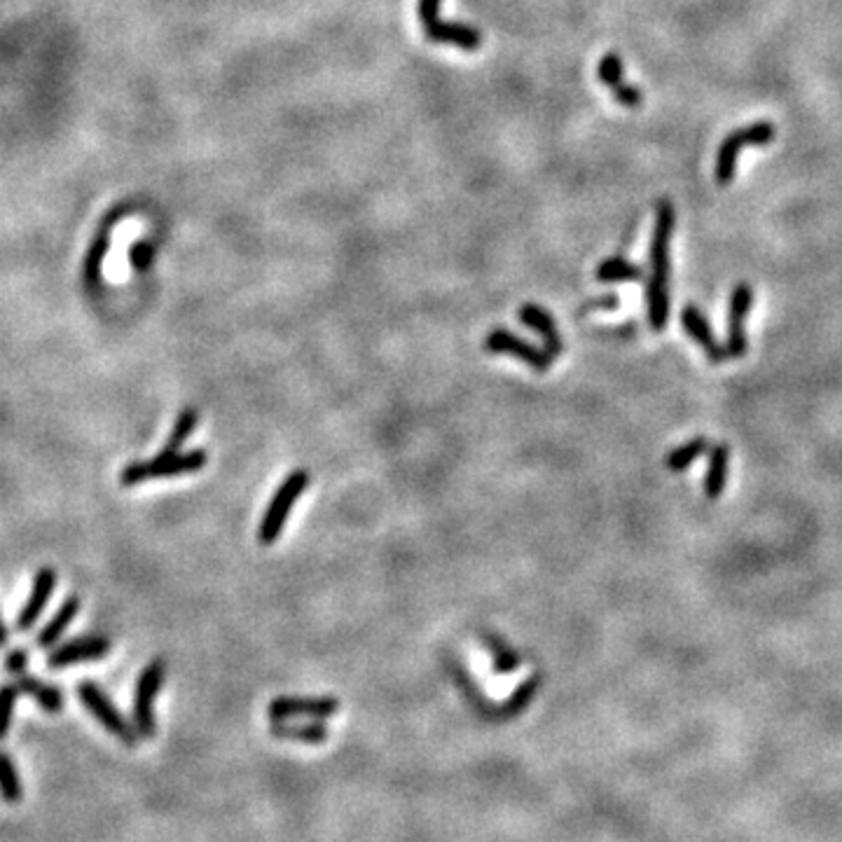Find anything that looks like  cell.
Wrapping results in <instances>:
<instances>
[{
    "instance_id": "44dd1931",
    "label": "cell",
    "mask_w": 842,
    "mask_h": 842,
    "mask_svg": "<svg viewBox=\"0 0 842 842\" xmlns=\"http://www.w3.org/2000/svg\"><path fill=\"white\" fill-rule=\"evenodd\" d=\"M197 421H199V414L195 407H185V410L178 414L174 429H171V436L167 440V445H164V452H178L181 447L188 443L192 433L197 429Z\"/></svg>"
},
{
    "instance_id": "30bf717a",
    "label": "cell",
    "mask_w": 842,
    "mask_h": 842,
    "mask_svg": "<svg viewBox=\"0 0 842 842\" xmlns=\"http://www.w3.org/2000/svg\"><path fill=\"white\" fill-rule=\"evenodd\" d=\"M340 700L335 697H276L269 705V719L286 721L293 716H307V719H328L337 714Z\"/></svg>"
},
{
    "instance_id": "8992f818",
    "label": "cell",
    "mask_w": 842,
    "mask_h": 842,
    "mask_svg": "<svg viewBox=\"0 0 842 842\" xmlns=\"http://www.w3.org/2000/svg\"><path fill=\"white\" fill-rule=\"evenodd\" d=\"M164 674L162 660H153L150 665L143 669L141 676L136 681V695H134V730L141 737H153L155 735V700L157 693H160Z\"/></svg>"
},
{
    "instance_id": "6da1fadb",
    "label": "cell",
    "mask_w": 842,
    "mask_h": 842,
    "mask_svg": "<svg viewBox=\"0 0 842 842\" xmlns=\"http://www.w3.org/2000/svg\"><path fill=\"white\" fill-rule=\"evenodd\" d=\"M676 211L669 199H660L655 206V227L651 239V279L646 288L648 321L653 330H662L669 319V241L674 234Z\"/></svg>"
},
{
    "instance_id": "603a6c76",
    "label": "cell",
    "mask_w": 842,
    "mask_h": 842,
    "mask_svg": "<svg viewBox=\"0 0 842 842\" xmlns=\"http://www.w3.org/2000/svg\"><path fill=\"white\" fill-rule=\"evenodd\" d=\"M485 646L492 651L494 672L510 674L520 667V655H517L508 644H503L499 637H494V634H485Z\"/></svg>"
},
{
    "instance_id": "d4e9b609",
    "label": "cell",
    "mask_w": 842,
    "mask_h": 842,
    "mask_svg": "<svg viewBox=\"0 0 842 842\" xmlns=\"http://www.w3.org/2000/svg\"><path fill=\"white\" fill-rule=\"evenodd\" d=\"M22 695V690L17 686H0V740H5L10 733V726H12V712H15V705H17V697Z\"/></svg>"
},
{
    "instance_id": "7a4b0ae2",
    "label": "cell",
    "mask_w": 842,
    "mask_h": 842,
    "mask_svg": "<svg viewBox=\"0 0 842 842\" xmlns=\"http://www.w3.org/2000/svg\"><path fill=\"white\" fill-rule=\"evenodd\" d=\"M209 464V454L204 450H190L185 454L178 452H162L160 457L150 461H136L129 464L120 475V482L124 487L138 485V482L157 480V478H176V475L197 473Z\"/></svg>"
},
{
    "instance_id": "3957f363",
    "label": "cell",
    "mask_w": 842,
    "mask_h": 842,
    "mask_svg": "<svg viewBox=\"0 0 842 842\" xmlns=\"http://www.w3.org/2000/svg\"><path fill=\"white\" fill-rule=\"evenodd\" d=\"M307 487H309V473L302 471V468L293 471L284 482H281L279 489H276L272 496V501H269V506L265 510V515H262V522L258 527V541L262 545H272L276 538L281 536V531H284L286 527L288 515H291L295 501L307 492Z\"/></svg>"
},
{
    "instance_id": "9c48e42d",
    "label": "cell",
    "mask_w": 842,
    "mask_h": 842,
    "mask_svg": "<svg viewBox=\"0 0 842 842\" xmlns=\"http://www.w3.org/2000/svg\"><path fill=\"white\" fill-rule=\"evenodd\" d=\"M754 307V288L749 284H737L730 293V309H728V358H740L747 351V330L744 321Z\"/></svg>"
},
{
    "instance_id": "5b68a950",
    "label": "cell",
    "mask_w": 842,
    "mask_h": 842,
    "mask_svg": "<svg viewBox=\"0 0 842 842\" xmlns=\"http://www.w3.org/2000/svg\"><path fill=\"white\" fill-rule=\"evenodd\" d=\"M440 0H419V19L424 24V31L433 43H447L461 50H478L482 45V36L478 29L466 24H447L440 22Z\"/></svg>"
},
{
    "instance_id": "277c9868",
    "label": "cell",
    "mask_w": 842,
    "mask_h": 842,
    "mask_svg": "<svg viewBox=\"0 0 842 842\" xmlns=\"http://www.w3.org/2000/svg\"><path fill=\"white\" fill-rule=\"evenodd\" d=\"M775 134H777V129L772 122H754V124H747V127L735 129L733 134H728L726 138H723L719 155H716V167H714L716 183L719 185L733 183L737 157H740L742 150L749 146H768V143L775 141Z\"/></svg>"
},
{
    "instance_id": "4fadbf2b",
    "label": "cell",
    "mask_w": 842,
    "mask_h": 842,
    "mask_svg": "<svg viewBox=\"0 0 842 842\" xmlns=\"http://www.w3.org/2000/svg\"><path fill=\"white\" fill-rule=\"evenodd\" d=\"M597 73H599V80L611 89L613 99H616L618 103H623V106L627 108L641 106V99H644V96H641V89L627 85L625 82L623 61H620L618 54H606V57L599 61Z\"/></svg>"
},
{
    "instance_id": "52a82bcc",
    "label": "cell",
    "mask_w": 842,
    "mask_h": 842,
    "mask_svg": "<svg viewBox=\"0 0 842 842\" xmlns=\"http://www.w3.org/2000/svg\"><path fill=\"white\" fill-rule=\"evenodd\" d=\"M78 697L82 705L87 707V712L94 716V719L101 721V726L108 730L110 735H115L117 740L124 744H136V730H131L127 719L120 714L110 697L103 693V690L92 681H82L78 686Z\"/></svg>"
},
{
    "instance_id": "9a60e30c",
    "label": "cell",
    "mask_w": 842,
    "mask_h": 842,
    "mask_svg": "<svg viewBox=\"0 0 842 842\" xmlns=\"http://www.w3.org/2000/svg\"><path fill=\"white\" fill-rule=\"evenodd\" d=\"M681 323H683V328H686V333L693 337V340L700 344L702 349L707 351V356L712 358V361H721V358H728L726 351H723L719 347V342H716L712 328H709L705 314H702L700 309H697V307L683 309Z\"/></svg>"
},
{
    "instance_id": "ffe728a7",
    "label": "cell",
    "mask_w": 842,
    "mask_h": 842,
    "mask_svg": "<svg viewBox=\"0 0 842 842\" xmlns=\"http://www.w3.org/2000/svg\"><path fill=\"white\" fill-rule=\"evenodd\" d=\"M595 276L604 284H623V281H639L644 276V269L632 265L625 258H609L597 267Z\"/></svg>"
},
{
    "instance_id": "8fae6325",
    "label": "cell",
    "mask_w": 842,
    "mask_h": 842,
    "mask_svg": "<svg viewBox=\"0 0 842 842\" xmlns=\"http://www.w3.org/2000/svg\"><path fill=\"white\" fill-rule=\"evenodd\" d=\"M110 639L103 637V634H94V637H82L73 639L57 648L50 658H47V665L50 667H68L78 665V662H89V660H101L106 658L110 651Z\"/></svg>"
},
{
    "instance_id": "e0dca14e",
    "label": "cell",
    "mask_w": 842,
    "mask_h": 842,
    "mask_svg": "<svg viewBox=\"0 0 842 842\" xmlns=\"http://www.w3.org/2000/svg\"><path fill=\"white\" fill-rule=\"evenodd\" d=\"M17 688L22 690L24 695L33 697V700H36L45 712L57 714L61 712V707H64V695H61V690L50 686V683H45V681L33 679V676H24V674L19 676Z\"/></svg>"
},
{
    "instance_id": "4316f807",
    "label": "cell",
    "mask_w": 842,
    "mask_h": 842,
    "mask_svg": "<svg viewBox=\"0 0 842 842\" xmlns=\"http://www.w3.org/2000/svg\"><path fill=\"white\" fill-rule=\"evenodd\" d=\"M26 662H29V653H26L24 648H17V651H12L8 655V660H5V667H8V672L19 676V674H24Z\"/></svg>"
},
{
    "instance_id": "7402d4cb",
    "label": "cell",
    "mask_w": 842,
    "mask_h": 842,
    "mask_svg": "<svg viewBox=\"0 0 842 842\" xmlns=\"http://www.w3.org/2000/svg\"><path fill=\"white\" fill-rule=\"evenodd\" d=\"M0 796L8 800V803H19L24 796L22 779H19L15 763H12V758L3 754V751H0Z\"/></svg>"
},
{
    "instance_id": "7c38bea8",
    "label": "cell",
    "mask_w": 842,
    "mask_h": 842,
    "mask_svg": "<svg viewBox=\"0 0 842 842\" xmlns=\"http://www.w3.org/2000/svg\"><path fill=\"white\" fill-rule=\"evenodd\" d=\"M54 588H57V574H54V569L45 567V569L36 571V576H33L31 595H29V599H26L24 609L19 611V616H17V630L29 632L31 627L38 623L40 613L45 611V606H47V602H50Z\"/></svg>"
},
{
    "instance_id": "484cf974",
    "label": "cell",
    "mask_w": 842,
    "mask_h": 842,
    "mask_svg": "<svg viewBox=\"0 0 842 842\" xmlns=\"http://www.w3.org/2000/svg\"><path fill=\"white\" fill-rule=\"evenodd\" d=\"M536 688H538V676H531V679H527L524 683H520V686H517L515 693L508 697L506 705H503V714L515 716V714L524 712V707H527L529 702L534 700Z\"/></svg>"
},
{
    "instance_id": "cb8c5ba5",
    "label": "cell",
    "mask_w": 842,
    "mask_h": 842,
    "mask_svg": "<svg viewBox=\"0 0 842 842\" xmlns=\"http://www.w3.org/2000/svg\"><path fill=\"white\" fill-rule=\"evenodd\" d=\"M707 450V443H705V438H695V440H690V443H686V445H681L679 450H674L672 454H669V459H667V466L672 468V471H686V468L693 464V461L700 457L702 452Z\"/></svg>"
},
{
    "instance_id": "ba28073f",
    "label": "cell",
    "mask_w": 842,
    "mask_h": 842,
    "mask_svg": "<svg viewBox=\"0 0 842 842\" xmlns=\"http://www.w3.org/2000/svg\"><path fill=\"white\" fill-rule=\"evenodd\" d=\"M485 349L492 351V354L515 356L517 361L527 363L529 368H534L538 372H545L552 363V356L548 354V351L534 347V344L522 340V337L510 333V330H492L485 340Z\"/></svg>"
},
{
    "instance_id": "d6986e66",
    "label": "cell",
    "mask_w": 842,
    "mask_h": 842,
    "mask_svg": "<svg viewBox=\"0 0 842 842\" xmlns=\"http://www.w3.org/2000/svg\"><path fill=\"white\" fill-rule=\"evenodd\" d=\"M728 461H730V450L726 445H716L712 450V457H709V471L705 480V492L709 499H719L726 489V478H728Z\"/></svg>"
},
{
    "instance_id": "2e32d148",
    "label": "cell",
    "mask_w": 842,
    "mask_h": 842,
    "mask_svg": "<svg viewBox=\"0 0 842 842\" xmlns=\"http://www.w3.org/2000/svg\"><path fill=\"white\" fill-rule=\"evenodd\" d=\"M78 613H80V597H68L66 602L59 606V611L54 613V618L50 620V623L43 627V632H40V637H38V646L50 648L57 644V641L61 639V634L66 632V627L73 623Z\"/></svg>"
},
{
    "instance_id": "ac0fdd59",
    "label": "cell",
    "mask_w": 842,
    "mask_h": 842,
    "mask_svg": "<svg viewBox=\"0 0 842 842\" xmlns=\"http://www.w3.org/2000/svg\"><path fill=\"white\" fill-rule=\"evenodd\" d=\"M272 735L279 737V740H293V742H305V744H319L328 740V728L323 723H298V726H288L284 721L272 723Z\"/></svg>"
},
{
    "instance_id": "5bb4252c",
    "label": "cell",
    "mask_w": 842,
    "mask_h": 842,
    "mask_svg": "<svg viewBox=\"0 0 842 842\" xmlns=\"http://www.w3.org/2000/svg\"><path fill=\"white\" fill-rule=\"evenodd\" d=\"M520 321L524 323V326H529L531 330H536V333L541 335L543 347L552 358H557L559 354H562L564 342H562V337H559L555 319H552V316L545 312L543 307L524 305L520 309Z\"/></svg>"
},
{
    "instance_id": "83f0119b",
    "label": "cell",
    "mask_w": 842,
    "mask_h": 842,
    "mask_svg": "<svg viewBox=\"0 0 842 842\" xmlns=\"http://www.w3.org/2000/svg\"><path fill=\"white\" fill-rule=\"evenodd\" d=\"M8 627H5V623H3V618H0V648H3L5 644H8Z\"/></svg>"
}]
</instances>
